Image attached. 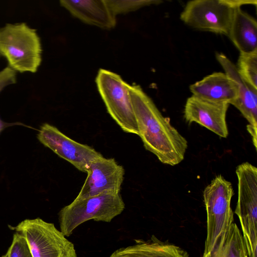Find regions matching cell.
I'll list each match as a JSON object with an SVG mask.
<instances>
[{"label": "cell", "instance_id": "6da1fadb", "mask_svg": "<svg viewBox=\"0 0 257 257\" xmlns=\"http://www.w3.org/2000/svg\"><path fill=\"white\" fill-rule=\"evenodd\" d=\"M138 136L144 147L163 164L172 166L184 159L188 143L164 116L152 99L139 85L129 86Z\"/></svg>", "mask_w": 257, "mask_h": 257}, {"label": "cell", "instance_id": "7a4b0ae2", "mask_svg": "<svg viewBox=\"0 0 257 257\" xmlns=\"http://www.w3.org/2000/svg\"><path fill=\"white\" fill-rule=\"evenodd\" d=\"M42 49L36 30L25 23L7 24L0 28V55L16 72H37Z\"/></svg>", "mask_w": 257, "mask_h": 257}, {"label": "cell", "instance_id": "3957f363", "mask_svg": "<svg viewBox=\"0 0 257 257\" xmlns=\"http://www.w3.org/2000/svg\"><path fill=\"white\" fill-rule=\"evenodd\" d=\"M125 208L119 193H103L82 199H74L59 212L60 231L70 236L80 225L89 220L110 222Z\"/></svg>", "mask_w": 257, "mask_h": 257}, {"label": "cell", "instance_id": "277c9868", "mask_svg": "<svg viewBox=\"0 0 257 257\" xmlns=\"http://www.w3.org/2000/svg\"><path fill=\"white\" fill-rule=\"evenodd\" d=\"M234 191L231 183L216 176L204 189L203 200L207 213V236L203 255L209 253L233 223L230 203Z\"/></svg>", "mask_w": 257, "mask_h": 257}, {"label": "cell", "instance_id": "5b68a950", "mask_svg": "<svg viewBox=\"0 0 257 257\" xmlns=\"http://www.w3.org/2000/svg\"><path fill=\"white\" fill-rule=\"evenodd\" d=\"M256 4V0H193L186 4L180 18L194 29L227 36L235 9Z\"/></svg>", "mask_w": 257, "mask_h": 257}, {"label": "cell", "instance_id": "8992f818", "mask_svg": "<svg viewBox=\"0 0 257 257\" xmlns=\"http://www.w3.org/2000/svg\"><path fill=\"white\" fill-rule=\"evenodd\" d=\"M95 82L107 111L121 129L138 135L129 92L130 84L116 73L100 69Z\"/></svg>", "mask_w": 257, "mask_h": 257}, {"label": "cell", "instance_id": "52a82bcc", "mask_svg": "<svg viewBox=\"0 0 257 257\" xmlns=\"http://www.w3.org/2000/svg\"><path fill=\"white\" fill-rule=\"evenodd\" d=\"M12 228L26 238L33 257H77L73 243L52 223L28 219Z\"/></svg>", "mask_w": 257, "mask_h": 257}, {"label": "cell", "instance_id": "ba28073f", "mask_svg": "<svg viewBox=\"0 0 257 257\" xmlns=\"http://www.w3.org/2000/svg\"><path fill=\"white\" fill-rule=\"evenodd\" d=\"M37 138L44 146L82 172L87 173L90 164L102 156L93 148L72 140L47 123L41 126Z\"/></svg>", "mask_w": 257, "mask_h": 257}, {"label": "cell", "instance_id": "9c48e42d", "mask_svg": "<svg viewBox=\"0 0 257 257\" xmlns=\"http://www.w3.org/2000/svg\"><path fill=\"white\" fill-rule=\"evenodd\" d=\"M87 176L75 199H82L103 193H119L124 170L114 158L101 156L89 165Z\"/></svg>", "mask_w": 257, "mask_h": 257}, {"label": "cell", "instance_id": "30bf717a", "mask_svg": "<svg viewBox=\"0 0 257 257\" xmlns=\"http://www.w3.org/2000/svg\"><path fill=\"white\" fill-rule=\"evenodd\" d=\"M216 58L224 72L236 84L238 98L233 105L246 119L247 132L253 145L257 148V89L247 83L239 74L236 66L225 55L217 53Z\"/></svg>", "mask_w": 257, "mask_h": 257}, {"label": "cell", "instance_id": "8fae6325", "mask_svg": "<svg viewBox=\"0 0 257 257\" xmlns=\"http://www.w3.org/2000/svg\"><path fill=\"white\" fill-rule=\"evenodd\" d=\"M229 106L226 103L209 101L192 95L185 104L184 117L189 124L198 123L226 138L228 135L226 116Z\"/></svg>", "mask_w": 257, "mask_h": 257}, {"label": "cell", "instance_id": "7c38bea8", "mask_svg": "<svg viewBox=\"0 0 257 257\" xmlns=\"http://www.w3.org/2000/svg\"><path fill=\"white\" fill-rule=\"evenodd\" d=\"M192 95L209 101L232 104L238 98L235 82L225 72H214L192 84Z\"/></svg>", "mask_w": 257, "mask_h": 257}, {"label": "cell", "instance_id": "4fadbf2b", "mask_svg": "<svg viewBox=\"0 0 257 257\" xmlns=\"http://www.w3.org/2000/svg\"><path fill=\"white\" fill-rule=\"evenodd\" d=\"M60 5L82 22L110 30L116 25V16L106 0H61Z\"/></svg>", "mask_w": 257, "mask_h": 257}, {"label": "cell", "instance_id": "5bb4252c", "mask_svg": "<svg viewBox=\"0 0 257 257\" xmlns=\"http://www.w3.org/2000/svg\"><path fill=\"white\" fill-rule=\"evenodd\" d=\"M239 53L257 50V22L241 7L235 9L227 36Z\"/></svg>", "mask_w": 257, "mask_h": 257}, {"label": "cell", "instance_id": "9a60e30c", "mask_svg": "<svg viewBox=\"0 0 257 257\" xmlns=\"http://www.w3.org/2000/svg\"><path fill=\"white\" fill-rule=\"evenodd\" d=\"M109 257H188V255L179 246L153 236L147 240H135V243L116 249Z\"/></svg>", "mask_w": 257, "mask_h": 257}, {"label": "cell", "instance_id": "2e32d148", "mask_svg": "<svg viewBox=\"0 0 257 257\" xmlns=\"http://www.w3.org/2000/svg\"><path fill=\"white\" fill-rule=\"evenodd\" d=\"M202 257H248L246 244L237 225L232 223L212 251Z\"/></svg>", "mask_w": 257, "mask_h": 257}, {"label": "cell", "instance_id": "e0dca14e", "mask_svg": "<svg viewBox=\"0 0 257 257\" xmlns=\"http://www.w3.org/2000/svg\"><path fill=\"white\" fill-rule=\"evenodd\" d=\"M235 66L240 76L257 89V50L250 53H239Z\"/></svg>", "mask_w": 257, "mask_h": 257}, {"label": "cell", "instance_id": "ac0fdd59", "mask_svg": "<svg viewBox=\"0 0 257 257\" xmlns=\"http://www.w3.org/2000/svg\"><path fill=\"white\" fill-rule=\"evenodd\" d=\"M106 2L115 16L134 12L146 6L159 5L163 2L161 0H106Z\"/></svg>", "mask_w": 257, "mask_h": 257}, {"label": "cell", "instance_id": "d6986e66", "mask_svg": "<svg viewBox=\"0 0 257 257\" xmlns=\"http://www.w3.org/2000/svg\"><path fill=\"white\" fill-rule=\"evenodd\" d=\"M6 254L7 257H33L27 240L18 232L14 234L12 243Z\"/></svg>", "mask_w": 257, "mask_h": 257}, {"label": "cell", "instance_id": "ffe728a7", "mask_svg": "<svg viewBox=\"0 0 257 257\" xmlns=\"http://www.w3.org/2000/svg\"><path fill=\"white\" fill-rule=\"evenodd\" d=\"M17 82V72L7 66L0 71V93L7 86ZM14 125H24L20 122L8 123L0 118V134L6 127Z\"/></svg>", "mask_w": 257, "mask_h": 257}, {"label": "cell", "instance_id": "44dd1931", "mask_svg": "<svg viewBox=\"0 0 257 257\" xmlns=\"http://www.w3.org/2000/svg\"><path fill=\"white\" fill-rule=\"evenodd\" d=\"M2 257H7L6 254H5V255H3Z\"/></svg>", "mask_w": 257, "mask_h": 257}]
</instances>
